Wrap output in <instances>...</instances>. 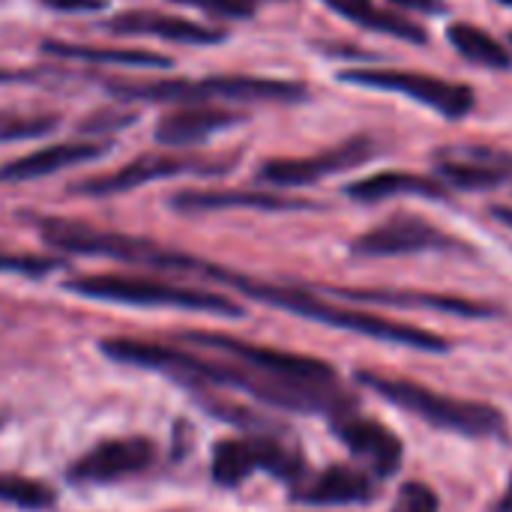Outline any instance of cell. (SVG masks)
<instances>
[{
  "label": "cell",
  "mask_w": 512,
  "mask_h": 512,
  "mask_svg": "<svg viewBox=\"0 0 512 512\" xmlns=\"http://www.w3.org/2000/svg\"><path fill=\"white\" fill-rule=\"evenodd\" d=\"M171 207L180 213H213V210H267V213H291V210H321V204L306 198H288L276 192L258 189H183L171 198Z\"/></svg>",
  "instance_id": "d6986e66"
},
{
  "label": "cell",
  "mask_w": 512,
  "mask_h": 512,
  "mask_svg": "<svg viewBox=\"0 0 512 512\" xmlns=\"http://www.w3.org/2000/svg\"><path fill=\"white\" fill-rule=\"evenodd\" d=\"M135 111H99V114H90V120L81 123L84 132H111V129H123L129 123H135Z\"/></svg>",
  "instance_id": "4dcf8cb0"
},
{
  "label": "cell",
  "mask_w": 512,
  "mask_h": 512,
  "mask_svg": "<svg viewBox=\"0 0 512 512\" xmlns=\"http://www.w3.org/2000/svg\"><path fill=\"white\" fill-rule=\"evenodd\" d=\"M438 177L450 189H465V192H486L512 177V156L495 147H447L438 150Z\"/></svg>",
  "instance_id": "2e32d148"
},
{
  "label": "cell",
  "mask_w": 512,
  "mask_h": 512,
  "mask_svg": "<svg viewBox=\"0 0 512 512\" xmlns=\"http://www.w3.org/2000/svg\"><path fill=\"white\" fill-rule=\"evenodd\" d=\"M390 512H441V498L429 483L408 480L399 486V495H396Z\"/></svg>",
  "instance_id": "83f0119b"
},
{
  "label": "cell",
  "mask_w": 512,
  "mask_h": 512,
  "mask_svg": "<svg viewBox=\"0 0 512 512\" xmlns=\"http://www.w3.org/2000/svg\"><path fill=\"white\" fill-rule=\"evenodd\" d=\"M42 237L48 246L72 255H99V258H114L123 264H138V267H153V270H195L198 258L183 255L177 249L156 246L141 237L129 234H114V231H99L81 222H66V219H45L42 222Z\"/></svg>",
  "instance_id": "8992f818"
},
{
  "label": "cell",
  "mask_w": 512,
  "mask_h": 512,
  "mask_svg": "<svg viewBox=\"0 0 512 512\" xmlns=\"http://www.w3.org/2000/svg\"><path fill=\"white\" fill-rule=\"evenodd\" d=\"M450 45L468 60V63H477V66H486V69H510L512 57L507 51V45H501L492 33H486L483 27L477 24H468V21H456L450 30Z\"/></svg>",
  "instance_id": "d4e9b609"
},
{
  "label": "cell",
  "mask_w": 512,
  "mask_h": 512,
  "mask_svg": "<svg viewBox=\"0 0 512 512\" xmlns=\"http://www.w3.org/2000/svg\"><path fill=\"white\" fill-rule=\"evenodd\" d=\"M42 51L57 60H81V63H105V66H129V69H168L171 57L144 48H114V45H87V42H63L45 39Z\"/></svg>",
  "instance_id": "603a6c76"
},
{
  "label": "cell",
  "mask_w": 512,
  "mask_h": 512,
  "mask_svg": "<svg viewBox=\"0 0 512 512\" xmlns=\"http://www.w3.org/2000/svg\"><path fill=\"white\" fill-rule=\"evenodd\" d=\"M153 459H156V450L147 438L105 441L69 468V480L81 486H105V483H117V480L147 471Z\"/></svg>",
  "instance_id": "e0dca14e"
},
{
  "label": "cell",
  "mask_w": 512,
  "mask_h": 512,
  "mask_svg": "<svg viewBox=\"0 0 512 512\" xmlns=\"http://www.w3.org/2000/svg\"><path fill=\"white\" fill-rule=\"evenodd\" d=\"M345 195L363 204L372 201H387V198H399V195H417V198H432L441 201L450 195V189L426 174H411V171H378L369 174L363 180H354L345 186Z\"/></svg>",
  "instance_id": "7402d4cb"
},
{
  "label": "cell",
  "mask_w": 512,
  "mask_h": 512,
  "mask_svg": "<svg viewBox=\"0 0 512 512\" xmlns=\"http://www.w3.org/2000/svg\"><path fill=\"white\" fill-rule=\"evenodd\" d=\"M498 3H504V6H512V0H498Z\"/></svg>",
  "instance_id": "8d00e7d4"
},
{
  "label": "cell",
  "mask_w": 512,
  "mask_h": 512,
  "mask_svg": "<svg viewBox=\"0 0 512 512\" xmlns=\"http://www.w3.org/2000/svg\"><path fill=\"white\" fill-rule=\"evenodd\" d=\"M510 42H512V33H510Z\"/></svg>",
  "instance_id": "74e56055"
},
{
  "label": "cell",
  "mask_w": 512,
  "mask_h": 512,
  "mask_svg": "<svg viewBox=\"0 0 512 512\" xmlns=\"http://www.w3.org/2000/svg\"><path fill=\"white\" fill-rule=\"evenodd\" d=\"M195 270H201L204 276L240 291L243 297H252L258 303H267L273 309L300 315L306 321H315V324H324V327H333V330L369 336V339L399 345V348H414V351H423V354H447L453 348L450 339H444V336H438V333H432L426 327H414V324L393 321V318L363 312V309L336 306V303H330V300H324V297H318V294H312L306 288L270 285V282L252 279V276H243V273H234V270H222V267H213V264H204V261H198Z\"/></svg>",
  "instance_id": "7a4b0ae2"
},
{
  "label": "cell",
  "mask_w": 512,
  "mask_h": 512,
  "mask_svg": "<svg viewBox=\"0 0 512 512\" xmlns=\"http://www.w3.org/2000/svg\"><path fill=\"white\" fill-rule=\"evenodd\" d=\"M321 3H327L333 12L345 15L348 21H354V24H360L366 30L387 33V36H396V39H408L414 45L429 42V33L417 21L405 18V15H396L390 9H381L372 0H321Z\"/></svg>",
  "instance_id": "cb8c5ba5"
},
{
  "label": "cell",
  "mask_w": 512,
  "mask_h": 512,
  "mask_svg": "<svg viewBox=\"0 0 512 512\" xmlns=\"http://www.w3.org/2000/svg\"><path fill=\"white\" fill-rule=\"evenodd\" d=\"M0 501L18 510H48L57 495L51 486L39 480H27L18 474H0Z\"/></svg>",
  "instance_id": "484cf974"
},
{
  "label": "cell",
  "mask_w": 512,
  "mask_h": 512,
  "mask_svg": "<svg viewBox=\"0 0 512 512\" xmlns=\"http://www.w3.org/2000/svg\"><path fill=\"white\" fill-rule=\"evenodd\" d=\"M213 174V171H228V162H204V159H192V156H171V153H147L138 156L132 162H126L123 168L111 171V174H99V177H87L72 183L69 192L75 195H90V198H105V195H120V192H132L150 180H165V177H177V174Z\"/></svg>",
  "instance_id": "8fae6325"
},
{
  "label": "cell",
  "mask_w": 512,
  "mask_h": 512,
  "mask_svg": "<svg viewBox=\"0 0 512 512\" xmlns=\"http://www.w3.org/2000/svg\"><path fill=\"white\" fill-rule=\"evenodd\" d=\"M60 126V114H0V141H30L54 132Z\"/></svg>",
  "instance_id": "4316f807"
},
{
  "label": "cell",
  "mask_w": 512,
  "mask_h": 512,
  "mask_svg": "<svg viewBox=\"0 0 512 512\" xmlns=\"http://www.w3.org/2000/svg\"><path fill=\"white\" fill-rule=\"evenodd\" d=\"M360 387L375 393L378 399L390 402L393 408L423 420L432 429L462 435V438H477V441H504L510 435L507 414L489 402H474V399H456L447 393H435L426 384H417L411 378H396L372 369H360L354 375Z\"/></svg>",
  "instance_id": "3957f363"
},
{
  "label": "cell",
  "mask_w": 512,
  "mask_h": 512,
  "mask_svg": "<svg viewBox=\"0 0 512 512\" xmlns=\"http://www.w3.org/2000/svg\"><path fill=\"white\" fill-rule=\"evenodd\" d=\"M333 432L351 450V456L363 462V471H369L375 480H390L399 474L405 459V444L381 420L363 417L357 414V408H351L333 417Z\"/></svg>",
  "instance_id": "7c38bea8"
},
{
  "label": "cell",
  "mask_w": 512,
  "mask_h": 512,
  "mask_svg": "<svg viewBox=\"0 0 512 512\" xmlns=\"http://www.w3.org/2000/svg\"><path fill=\"white\" fill-rule=\"evenodd\" d=\"M402 9H414V12H441L444 3L441 0H390Z\"/></svg>",
  "instance_id": "d6a6232c"
},
{
  "label": "cell",
  "mask_w": 512,
  "mask_h": 512,
  "mask_svg": "<svg viewBox=\"0 0 512 512\" xmlns=\"http://www.w3.org/2000/svg\"><path fill=\"white\" fill-rule=\"evenodd\" d=\"M330 297H345L357 303H375V306H396V309H423V312H441L456 315L468 321H486L504 315L501 306L477 297L462 294H435V291H408V288H321Z\"/></svg>",
  "instance_id": "5bb4252c"
},
{
  "label": "cell",
  "mask_w": 512,
  "mask_h": 512,
  "mask_svg": "<svg viewBox=\"0 0 512 512\" xmlns=\"http://www.w3.org/2000/svg\"><path fill=\"white\" fill-rule=\"evenodd\" d=\"M33 72H12V69H0V84L6 81H33Z\"/></svg>",
  "instance_id": "d590c367"
},
{
  "label": "cell",
  "mask_w": 512,
  "mask_h": 512,
  "mask_svg": "<svg viewBox=\"0 0 512 512\" xmlns=\"http://www.w3.org/2000/svg\"><path fill=\"white\" fill-rule=\"evenodd\" d=\"M246 114L231 111V108H213V105H189L180 111H171L159 117L156 123V141L168 147H186V144H201L207 135L231 129L243 123Z\"/></svg>",
  "instance_id": "44dd1931"
},
{
  "label": "cell",
  "mask_w": 512,
  "mask_h": 512,
  "mask_svg": "<svg viewBox=\"0 0 512 512\" xmlns=\"http://www.w3.org/2000/svg\"><path fill=\"white\" fill-rule=\"evenodd\" d=\"M180 339L189 345H198V348L219 351L228 360H237V363L252 366L267 375L312 381V384H336L339 381V375L330 363L306 357V354H291V351H279V348H267V345H252V342H243V339H234L225 333H201V330L183 333Z\"/></svg>",
  "instance_id": "30bf717a"
},
{
  "label": "cell",
  "mask_w": 512,
  "mask_h": 512,
  "mask_svg": "<svg viewBox=\"0 0 512 512\" xmlns=\"http://www.w3.org/2000/svg\"><path fill=\"white\" fill-rule=\"evenodd\" d=\"M255 471H267L270 477L297 486L306 477L303 453L279 438H231L213 450V480L222 489H234L246 483Z\"/></svg>",
  "instance_id": "52a82bcc"
},
{
  "label": "cell",
  "mask_w": 512,
  "mask_h": 512,
  "mask_svg": "<svg viewBox=\"0 0 512 512\" xmlns=\"http://www.w3.org/2000/svg\"><path fill=\"white\" fill-rule=\"evenodd\" d=\"M489 512H512V474L510 480H507V486H504V492H501V498L492 504Z\"/></svg>",
  "instance_id": "836d02e7"
},
{
  "label": "cell",
  "mask_w": 512,
  "mask_h": 512,
  "mask_svg": "<svg viewBox=\"0 0 512 512\" xmlns=\"http://www.w3.org/2000/svg\"><path fill=\"white\" fill-rule=\"evenodd\" d=\"M186 6H198L216 18H249L258 9V0H174Z\"/></svg>",
  "instance_id": "f546056e"
},
{
  "label": "cell",
  "mask_w": 512,
  "mask_h": 512,
  "mask_svg": "<svg viewBox=\"0 0 512 512\" xmlns=\"http://www.w3.org/2000/svg\"><path fill=\"white\" fill-rule=\"evenodd\" d=\"M339 81L411 96L420 105L435 108L447 120H462L465 114H471V108L477 102V96H474V90L468 84L444 81V78L411 72V69H345L339 75Z\"/></svg>",
  "instance_id": "ba28073f"
},
{
  "label": "cell",
  "mask_w": 512,
  "mask_h": 512,
  "mask_svg": "<svg viewBox=\"0 0 512 512\" xmlns=\"http://www.w3.org/2000/svg\"><path fill=\"white\" fill-rule=\"evenodd\" d=\"M375 153V144L369 135H357L342 141L339 147H330L324 153L315 156H300V159H270L261 165L258 180L276 189H297V186H309L318 183L330 174L348 171L354 165H363L369 156Z\"/></svg>",
  "instance_id": "4fadbf2b"
},
{
  "label": "cell",
  "mask_w": 512,
  "mask_h": 512,
  "mask_svg": "<svg viewBox=\"0 0 512 512\" xmlns=\"http://www.w3.org/2000/svg\"><path fill=\"white\" fill-rule=\"evenodd\" d=\"M42 3L57 12H99L108 6V0H42Z\"/></svg>",
  "instance_id": "1f68e13d"
},
{
  "label": "cell",
  "mask_w": 512,
  "mask_h": 512,
  "mask_svg": "<svg viewBox=\"0 0 512 512\" xmlns=\"http://www.w3.org/2000/svg\"><path fill=\"white\" fill-rule=\"evenodd\" d=\"M66 291L102 300V303H123V306H144V309H183V312H207L222 318H243V306L231 297L201 291V288H183L174 282H159L150 276H117V273H99V276H78L66 282Z\"/></svg>",
  "instance_id": "5b68a950"
},
{
  "label": "cell",
  "mask_w": 512,
  "mask_h": 512,
  "mask_svg": "<svg viewBox=\"0 0 512 512\" xmlns=\"http://www.w3.org/2000/svg\"><path fill=\"white\" fill-rule=\"evenodd\" d=\"M111 150V141H63L51 147H39L21 159H12L0 165V183H24V180H39L57 171H66L72 165L99 159Z\"/></svg>",
  "instance_id": "ffe728a7"
},
{
  "label": "cell",
  "mask_w": 512,
  "mask_h": 512,
  "mask_svg": "<svg viewBox=\"0 0 512 512\" xmlns=\"http://www.w3.org/2000/svg\"><path fill=\"white\" fill-rule=\"evenodd\" d=\"M378 495V480L357 465H330L291 486V501L303 507H366Z\"/></svg>",
  "instance_id": "9a60e30c"
},
{
  "label": "cell",
  "mask_w": 512,
  "mask_h": 512,
  "mask_svg": "<svg viewBox=\"0 0 512 512\" xmlns=\"http://www.w3.org/2000/svg\"><path fill=\"white\" fill-rule=\"evenodd\" d=\"M123 102H303L309 87L282 78L255 75H207V78H156V81H105Z\"/></svg>",
  "instance_id": "277c9868"
},
{
  "label": "cell",
  "mask_w": 512,
  "mask_h": 512,
  "mask_svg": "<svg viewBox=\"0 0 512 512\" xmlns=\"http://www.w3.org/2000/svg\"><path fill=\"white\" fill-rule=\"evenodd\" d=\"M423 252H459L468 255L471 246L459 237L441 231L423 216L399 213L351 243V255L357 258H402V255H423Z\"/></svg>",
  "instance_id": "9c48e42d"
},
{
  "label": "cell",
  "mask_w": 512,
  "mask_h": 512,
  "mask_svg": "<svg viewBox=\"0 0 512 512\" xmlns=\"http://www.w3.org/2000/svg\"><path fill=\"white\" fill-rule=\"evenodd\" d=\"M102 30L117 33V36H156V39H171V42H183V45H216L225 39V30H216L201 21H189L180 15L153 12V9L120 12V15L102 21Z\"/></svg>",
  "instance_id": "ac0fdd59"
},
{
  "label": "cell",
  "mask_w": 512,
  "mask_h": 512,
  "mask_svg": "<svg viewBox=\"0 0 512 512\" xmlns=\"http://www.w3.org/2000/svg\"><path fill=\"white\" fill-rule=\"evenodd\" d=\"M63 264L54 258H42V255H12V252H0V273H18V276H45L51 270H60Z\"/></svg>",
  "instance_id": "f1b7e54d"
},
{
  "label": "cell",
  "mask_w": 512,
  "mask_h": 512,
  "mask_svg": "<svg viewBox=\"0 0 512 512\" xmlns=\"http://www.w3.org/2000/svg\"><path fill=\"white\" fill-rule=\"evenodd\" d=\"M501 225H507V228H512V207L510 204H495L492 210H489Z\"/></svg>",
  "instance_id": "e575fe53"
},
{
  "label": "cell",
  "mask_w": 512,
  "mask_h": 512,
  "mask_svg": "<svg viewBox=\"0 0 512 512\" xmlns=\"http://www.w3.org/2000/svg\"><path fill=\"white\" fill-rule=\"evenodd\" d=\"M102 354L117 363H126V366L162 372V375L186 384L189 390L231 387V390L261 399L270 408L291 411V414H327L333 420V417L357 408V399L339 381L336 384H312V381L279 378V375L258 372L252 366H243L237 360L216 363V360H204V357H195V354H186L177 348L147 345V342H132V339H105Z\"/></svg>",
  "instance_id": "6da1fadb"
}]
</instances>
